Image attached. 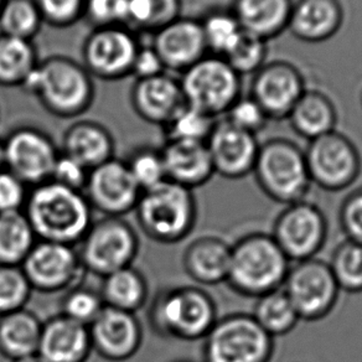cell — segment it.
<instances>
[{"label":"cell","mask_w":362,"mask_h":362,"mask_svg":"<svg viewBox=\"0 0 362 362\" xmlns=\"http://www.w3.org/2000/svg\"><path fill=\"white\" fill-rule=\"evenodd\" d=\"M24 214L39 241L75 247L92 225V207L83 192L47 180L31 187Z\"/></svg>","instance_id":"obj_1"},{"label":"cell","mask_w":362,"mask_h":362,"mask_svg":"<svg viewBox=\"0 0 362 362\" xmlns=\"http://www.w3.org/2000/svg\"><path fill=\"white\" fill-rule=\"evenodd\" d=\"M21 88L35 97L52 116L74 119L90 110L95 101L93 77L80 62L67 56L40 60Z\"/></svg>","instance_id":"obj_2"},{"label":"cell","mask_w":362,"mask_h":362,"mask_svg":"<svg viewBox=\"0 0 362 362\" xmlns=\"http://www.w3.org/2000/svg\"><path fill=\"white\" fill-rule=\"evenodd\" d=\"M291 266L271 235L248 233L231 245L227 286L240 296L257 299L281 289Z\"/></svg>","instance_id":"obj_3"},{"label":"cell","mask_w":362,"mask_h":362,"mask_svg":"<svg viewBox=\"0 0 362 362\" xmlns=\"http://www.w3.org/2000/svg\"><path fill=\"white\" fill-rule=\"evenodd\" d=\"M217 319L216 303L206 291L195 286L166 288L149 309L156 334L184 341L204 340Z\"/></svg>","instance_id":"obj_4"},{"label":"cell","mask_w":362,"mask_h":362,"mask_svg":"<svg viewBox=\"0 0 362 362\" xmlns=\"http://www.w3.org/2000/svg\"><path fill=\"white\" fill-rule=\"evenodd\" d=\"M134 211L146 236L164 245L185 240L197 225L194 192L169 180L141 192Z\"/></svg>","instance_id":"obj_5"},{"label":"cell","mask_w":362,"mask_h":362,"mask_svg":"<svg viewBox=\"0 0 362 362\" xmlns=\"http://www.w3.org/2000/svg\"><path fill=\"white\" fill-rule=\"evenodd\" d=\"M252 174L263 194L284 206L305 200L313 185L304 151L284 138L261 144Z\"/></svg>","instance_id":"obj_6"},{"label":"cell","mask_w":362,"mask_h":362,"mask_svg":"<svg viewBox=\"0 0 362 362\" xmlns=\"http://www.w3.org/2000/svg\"><path fill=\"white\" fill-rule=\"evenodd\" d=\"M274 339L251 314L235 313L218 317L204 337V362H269Z\"/></svg>","instance_id":"obj_7"},{"label":"cell","mask_w":362,"mask_h":362,"mask_svg":"<svg viewBox=\"0 0 362 362\" xmlns=\"http://www.w3.org/2000/svg\"><path fill=\"white\" fill-rule=\"evenodd\" d=\"M187 106L218 119L242 96L241 76L223 57L209 55L179 76Z\"/></svg>","instance_id":"obj_8"},{"label":"cell","mask_w":362,"mask_h":362,"mask_svg":"<svg viewBox=\"0 0 362 362\" xmlns=\"http://www.w3.org/2000/svg\"><path fill=\"white\" fill-rule=\"evenodd\" d=\"M80 245L83 269L105 278L132 266L139 252V237L123 217L103 216L92 222Z\"/></svg>","instance_id":"obj_9"},{"label":"cell","mask_w":362,"mask_h":362,"mask_svg":"<svg viewBox=\"0 0 362 362\" xmlns=\"http://www.w3.org/2000/svg\"><path fill=\"white\" fill-rule=\"evenodd\" d=\"M300 322H317L337 307L340 297L330 266L327 262L310 258L291 266L282 287Z\"/></svg>","instance_id":"obj_10"},{"label":"cell","mask_w":362,"mask_h":362,"mask_svg":"<svg viewBox=\"0 0 362 362\" xmlns=\"http://www.w3.org/2000/svg\"><path fill=\"white\" fill-rule=\"evenodd\" d=\"M304 154L312 184L325 192L346 190L361 173L360 151L340 132H330L309 141Z\"/></svg>","instance_id":"obj_11"},{"label":"cell","mask_w":362,"mask_h":362,"mask_svg":"<svg viewBox=\"0 0 362 362\" xmlns=\"http://www.w3.org/2000/svg\"><path fill=\"white\" fill-rule=\"evenodd\" d=\"M329 233L327 216L313 202L302 200L284 206L274 220L271 236L291 262L315 258Z\"/></svg>","instance_id":"obj_12"},{"label":"cell","mask_w":362,"mask_h":362,"mask_svg":"<svg viewBox=\"0 0 362 362\" xmlns=\"http://www.w3.org/2000/svg\"><path fill=\"white\" fill-rule=\"evenodd\" d=\"M136 31L128 26L95 28L82 45V65L93 78L117 81L131 76L141 47Z\"/></svg>","instance_id":"obj_13"},{"label":"cell","mask_w":362,"mask_h":362,"mask_svg":"<svg viewBox=\"0 0 362 362\" xmlns=\"http://www.w3.org/2000/svg\"><path fill=\"white\" fill-rule=\"evenodd\" d=\"M3 144L6 170L28 187L50 180L60 151L45 132L34 127H19L8 134Z\"/></svg>","instance_id":"obj_14"},{"label":"cell","mask_w":362,"mask_h":362,"mask_svg":"<svg viewBox=\"0 0 362 362\" xmlns=\"http://www.w3.org/2000/svg\"><path fill=\"white\" fill-rule=\"evenodd\" d=\"M21 267L33 291L49 294L76 287L85 271L75 247L39 240Z\"/></svg>","instance_id":"obj_15"},{"label":"cell","mask_w":362,"mask_h":362,"mask_svg":"<svg viewBox=\"0 0 362 362\" xmlns=\"http://www.w3.org/2000/svg\"><path fill=\"white\" fill-rule=\"evenodd\" d=\"M92 209L106 217H123L136 210L141 190L132 177L126 161L111 160L90 169L83 190Z\"/></svg>","instance_id":"obj_16"},{"label":"cell","mask_w":362,"mask_h":362,"mask_svg":"<svg viewBox=\"0 0 362 362\" xmlns=\"http://www.w3.org/2000/svg\"><path fill=\"white\" fill-rule=\"evenodd\" d=\"M305 90V81L298 67L287 61H272L253 75L250 96L269 119L282 121Z\"/></svg>","instance_id":"obj_17"},{"label":"cell","mask_w":362,"mask_h":362,"mask_svg":"<svg viewBox=\"0 0 362 362\" xmlns=\"http://www.w3.org/2000/svg\"><path fill=\"white\" fill-rule=\"evenodd\" d=\"M206 146L215 174L238 180L252 174L261 143L255 134L238 129L221 118L217 119Z\"/></svg>","instance_id":"obj_18"},{"label":"cell","mask_w":362,"mask_h":362,"mask_svg":"<svg viewBox=\"0 0 362 362\" xmlns=\"http://www.w3.org/2000/svg\"><path fill=\"white\" fill-rule=\"evenodd\" d=\"M88 330L92 351L108 361L129 360L143 342V327L136 314L115 308H103Z\"/></svg>","instance_id":"obj_19"},{"label":"cell","mask_w":362,"mask_h":362,"mask_svg":"<svg viewBox=\"0 0 362 362\" xmlns=\"http://www.w3.org/2000/svg\"><path fill=\"white\" fill-rule=\"evenodd\" d=\"M151 45L166 72L182 74L209 55L200 21L180 16L154 31Z\"/></svg>","instance_id":"obj_20"},{"label":"cell","mask_w":362,"mask_h":362,"mask_svg":"<svg viewBox=\"0 0 362 362\" xmlns=\"http://www.w3.org/2000/svg\"><path fill=\"white\" fill-rule=\"evenodd\" d=\"M131 105L141 119L161 128L187 106L179 77L169 72L136 80L132 87Z\"/></svg>","instance_id":"obj_21"},{"label":"cell","mask_w":362,"mask_h":362,"mask_svg":"<svg viewBox=\"0 0 362 362\" xmlns=\"http://www.w3.org/2000/svg\"><path fill=\"white\" fill-rule=\"evenodd\" d=\"M92 352L88 327L65 315L42 322L37 356L44 362H86Z\"/></svg>","instance_id":"obj_22"},{"label":"cell","mask_w":362,"mask_h":362,"mask_svg":"<svg viewBox=\"0 0 362 362\" xmlns=\"http://www.w3.org/2000/svg\"><path fill=\"white\" fill-rule=\"evenodd\" d=\"M160 151L166 180L194 192L215 175L211 156L204 141H166Z\"/></svg>","instance_id":"obj_23"},{"label":"cell","mask_w":362,"mask_h":362,"mask_svg":"<svg viewBox=\"0 0 362 362\" xmlns=\"http://www.w3.org/2000/svg\"><path fill=\"white\" fill-rule=\"evenodd\" d=\"M342 23L340 0H297L293 3L287 30L298 40L319 44L337 35Z\"/></svg>","instance_id":"obj_24"},{"label":"cell","mask_w":362,"mask_h":362,"mask_svg":"<svg viewBox=\"0 0 362 362\" xmlns=\"http://www.w3.org/2000/svg\"><path fill=\"white\" fill-rule=\"evenodd\" d=\"M231 245L216 236H202L185 248L182 266L187 276L202 286L226 283Z\"/></svg>","instance_id":"obj_25"},{"label":"cell","mask_w":362,"mask_h":362,"mask_svg":"<svg viewBox=\"0 0 362 362\" xmlns=\"http://www.w3.org/2000/svg\"><path fill=\"white\" fill-rule=\"evenodd\" d=\"M111 132L95 121H78L66 129L61 153L71 156L88 170L115 158Z\"/></svg>","instance_id":"obj_26"},{"label":"cell","mask_w":362,"mask_h":362,"mask_svg":"<svg viewBox=\"0 0 362 362\" xmlns=\"http://www.w3.org/2000/svg\"><path fill=\"white\" fill-rule=\"evenodd\" d=\"M293 0H233L230 8L242 30L271 40L287 30Z\"/></svg>","instance_id":"obj_27"},{"label":"cell","mask_w":362,"mask_h":362,"mask_svg":"<svg viewBox=\"0 0 362 362\" xmlns=\"http://www.w3.org/2000/svg\"><path fill=\"white\" fill-rule=\"evenodd\" d=\"M287 119L298 136L310 141L337 131V112L327 95L320 90H307Z\"/></svg>","instance_id":"obj_28"},{"label":"cell","mask_w":362,"mask_h":362,"mask_svg":"<svg viewBox=\"0 0 362 362\" xmlns=\"http://www.w3.org/2000/svg\"><path fill=\"white\" fill-rule=\"evenodd\" d=\"M41 330L39 317L25 308L0 317V355L11 361L37 355Z\"/></svg>","instance_id":"obj_29"},{"label":"cell","mask_w":362,"mask_h":362,"mask_svg":"<svg viewBox=\"0 0 362 362\" xmlns=\"http://www.w3.org/2000/svg\"><path fill=\"white\" fill-rule=\"evenodd\" d=\"M100 294L106 307L136 314L146 305L149 287L141 272L131 266L103 278Z\"/></svg>","instance_id":"obj_30"},{"label":"cell","mask_w":362,"mask_h":362,"mask_svg":"<svg viewBox=\"0 0 362 362\" xmlns=\"http://www.w3.org/2000/svg\"><path fill=\"white\" fill-rule=\"evenodd\" d=\"M36 242L24 211L0 214V266L21 267Z\"/></svg>","instance_id":"obj_31"},{"label":"cell","mask_w":362,"mask_h":362,"mask_svg":"<svg viewBox=\"0 0 362 362\" xmlns=\"http://www.w3.org/2000/svg\"><path fill=\"white\" fill-rule=\"evenodd\" d=\"M40 62L34 41L0 34V86L21 87Z\"/></svg>","instance_id":"obj_32"},{"label":"cell","mask_w":362,"mask_h":362,"mask_svg":"<svg viewBox=\"0 0 362 362\" xmlns=\"http://www.w3.org/2000/svg\"><path fill=\"white\" fill-rule=\"evenodd\" d=\"M251 315L273 339L292 332L300 322V317L282 288L257 298Z\"/></svg>","instance_id":"obj_33"},{"label":"cell","mask_w":362,"mask_h":362,"mask_svg":"<svg viewBox=\"0 0 362 362\" xmlns=\"http://www.w3.org/2000/svg\"><path fill=\"white\" fill-rule=\"evenodd\" d=\"M210 55L225 56L236 45L243 30L231 9H214L200 19Z\"/></svg>","instance_id":"obj_34"},{"label":"cell","mask_w":362,"mask_h":362,"mask_svg":"<svg viewBox=\"0 0 362 362\" xmlns=\"http://www.w3.org/2000/svg\"><path fill=\"white\" fill-rule=\"evenodd\" d=\"M181 0H128L127 26L133 31H154L181 16Z\"/></svg>","instance_id":"obj_35"},{"label":"cell","mask_w":362,"mask_h":362,"mask_svg":"<svg viewBox=\"0 0 362 362\" xmlns=\"http://www.w3.org/2000/svg\"><path fill=\"white\" fill-rule=\"evenodd\" d=\"M44 21L34 0H4L0 9V34L33 40Z\"/></svg>","instance_id":"obj_36"},{"label":"cell","mask_w":362,"mask_h":362,"mask_svg":"<svg viewBox=\"0 0 362 362\" xmlns=\"http://www.w3.org/2000/svg\"><path fill=\"white\" fill-rule=\"evenodd\" d=\"M329 266L340 291L362 293L361 243L345 240L335 248Z\"/></svg>","instance_id":"obj_37"},{"label":"cell","mask_w":362,"mask_h":362,"mask_svg":"<svg viewBox=\"0 0 362 362\" xmlns=\"http://www.w3.org/2000/svg\"><path fill=\"white\" fill-rule=\"evenodd\" d=\"M216 118L185 106L163 127L166 141H204L211 134Z\"/></svg>","instance_id":"obj_38"},{"label":"cell","mask_w":362,"mask_h":362,"mask_svg":"<svg viewBox=\"0 0 362 362\" xmlns=\"http://www.w3.org/2000/svg\"><path fill=\"white\" fill-rule=\"evenodd\" d=\"M126 164L141 192L166 180L165 166L161 151L158 149L151 146L138 148L127 159Z\"/></svg>","instance_id":"obj_39"},{"label":"cell","mask_w":362,"mask_h":362,"mask_svg":"<svg viewBox=\"0 0 362 362\" xmlns=\"http://www.w3.org/2000/svg\"><path fill=\"white\" fill-rule=\"evenodd\" d=\"M268 41L243 31L240 40L223 59L240 76L255 75L267 64Z\"/></svg>","instance_id":"obj_40"},{"label":"cell","mask_w":362,"mask_h":362,"mask_svg":"<svg viewBox=\"0 0 362 362\" xmlns=\"http://www.w3.org/2000/svg\"><path fill=\"white\" fill-rule=\"evenodd\" d=\"M31 292L21 267L0 266V317L24 309Z\"/></svg>","instance_id":"obj_41"},{"label":"cell","mask_w":362,"mask_h":362,"mask_svg":"<svg viewBox=\"0 0 362 362\" xmlns=\"http://www.w3.org/2000/svg\"><path fill=\"white\" fill-rule=\"evenodd\" d=\"M106 307L100 293L85 287L71 288L62 299V315L90 327Z\"/></svg>","instance_id":"obj_42"},{"label":"cell","mask_w":362,"mask_h":362,"mask_svg":"<svg viewBox=\"0 0 362 362\" xmlns=\"http://www.w3.org/2000/svg\"><path fill=\"white\" fill-rule=\"evenodd\" d=\"M47 25L66 29L83 19L86 0H34Z\"/></svg>","instance_id":"obj_43"},{"label":"cell","mask_w":362,"mask_h":362,"mask_svg":"<svg viewBox=\"0 0 362 362\" xmlns=\"http://www.w3.org/2000/svg\"><path fill=\"white\" fill-rule=\"evenodd\" d=\"M232 126L257 136L271 121L253 97L241 96L222 117Z\"/></svg>","instance_id":"obj_44"},{"label":"cell","mask_w":362,"mask_h":362,"mask_svg":"<svg viewBox=\"0 0 362 362\" xmlns=\"http://www.w3.org/2000/svg\"><path fill=\"white\" fill-rule=\"evenodd\" d=\"M83 18L95 28L127 26L128 0H86Z\"/></svg>","instance_id":"obj_45"},{"label":"cell","mask_w":362,"mask_h":362,"mask_svg":"<svg viewBox=\"0 0 362 362\" xmlns=\"http://www.w3.org/2000/svg\"><path fill=\"white\" fill-rule=\"evenodd\" d=\"M339 222L346 240L362 245V187L342 200Z\"/></svg>","instance_id":"obj_46"},{"label":"cell","mask_w":362,"mask_h":362,"mask_svg":"<svg viewBox=\"0 0 362 362\" xmlns=\"http://www.w3.org/2000/svg\"><path fill=\"white\" fill-rule=\"evenodd\" d=\"M88 173L90 170L87 168L60 151L51 171L50 180L55 181L62 187L83 192L88 179Z\"/></svg>","instance_id":"obj_47"},{"label":"cell","mask_w":362,"mask_h":362,"mask_svg":"<svg viewBox=\"0 0 362 362\" xmlns=\"http://www.w3.org/2000/svg\"><path fill=\"white\" fill-rule=\"evenodd\" d=\"M28 187L11 171H0V214L23 211L29 195Z\"/></svg>","instance_id":"obj_48"},{"label":"cell","mask_w":362,"mask_h":362,"mask_svg":"<svg viewBox=\"0 0 362 362\" xmlns=\"http://www.w3.org/2000/svg\"><path fill=\"white\" fill-rule=\"evenodd\" d=\"M164 72H166L165 67L163 65L156 51L153 49V46L141 45L133 61L131 76H133L136 81L146 80L161 75Z\"/></svg>","instance_id":"obj_49"},{"label":"cell","mask_w":362,"mask_h":362,"mask_svg":"<svg viewBox=\"0 0 362 362\" xmlns=\"http://www.w3.org/2000/svg\"><path fill=\"white\" fill-rule=\"evenodd\" d=\"M6 169V159H4V144L0 139V171Z\"/></svg>","instance_id":"obj_50"},{"label":"cell","mask_w":362,"mask_h":362,"mask_svg":"<svg viewBox=\"0 0 362 362\" xmlns=\"http://www.w3.org/2000/svg\"><path fill=\"white\" fill-rule=\"evenodd\" d=\"M11 362H44L41 360L40 357L37 356V355H34V356L24 357V358H21V360H16V361Z\"/></svg>","instance_id":"obj_51"},{"label":"cell","mask_w":362,"mask_h":362,"mask_svg":"<svg viewBox=\"0 0 362 362\" xmlns=\"http://www.w3.org/2000/svg\"><path fill=\"white\" fill-rule=\"evenodd\" d=\"M4 4V0H0V9H1V6Z\"/></svg>","instance_id":"obj_52"},{"label":"cell","mask_w":362,"mask_h":362,"mask_svg":"<svg viewBox=\"0 0 362 362\" xmlns=\"http://www.w3.org/2000/svg\"><path fill=\"white\" fill-rule=\"evenodd\" d=\"M360 102H361V106H362V90H361V95H360Z\"/></svg>","instance_id":"obj_53"},{"label":"cell","mask_w":362,"mask_h":362,"mask_svg":"<svg viewBox=\"0 0 362 362\" xmlns=\"http://www.w3.org/2000/svg\"><path fill=\"white\" fill-rule=\"evenodd\" d=\"M175 362H192V361H175Z\"/></svg>","instance_id":"obj_54"}]
</instances>
